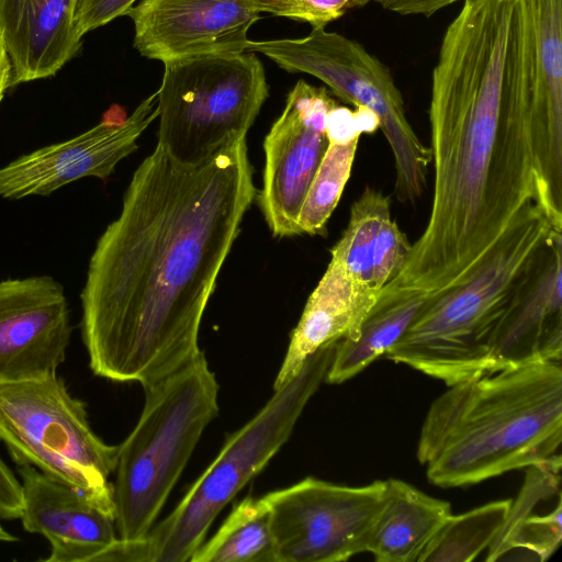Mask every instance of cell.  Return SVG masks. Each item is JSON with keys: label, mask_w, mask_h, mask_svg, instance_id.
<instances>
[{"label": "cell", "mask_w": 562, "mask_h": 562, "mask_svg": "<svg viewBox=\"0 0 562 562\" xmlns=\"http://www.w3.org/2000/svg\"><path fill=\"white\" fill-rule=\"evenodd\" d=\"M246 138L199 164L158 145L99 237L81 290L91 371L154 383L201 350V321L255 196Z\"/></svg>", "instance_id": "6da1fadb"}, {"label": "cell", "mask_w": 562, "mask_h": 562, "mask_svg": "<svg viewBox=\"0 0 562 562\" xmlns=\"http://www.w3.org/2000/svg\"><path fill=\"white\" fill-rule=\"evenodd\" d=\"M518 0H464L431 75L432 202L384 293L430 299L472 277L533 204L562 229L538 170L530 108L506 67Z\"/></svg>", "instance_id": "7a4b0ae2"}, {"label": "cell", "mask_w": 562, "mask_h": 562, "mask_svg": "<svg viewBox=\"0 0 562 562\" xmlns=\"http://www.w3.org/2000/svg\"><path fill=\"white\" fill-rule=\"evenodd\" d=\"M561 441V361H542L449 385L427 412L417 459L431 484L461 487L548 462Z\"/></svg>", "instance_id": "3957f363"}, {"label": "cell", "mask_w": 562, "mask_h": 562, "mask_svg": "<svg viewBox=\"0 0 562 562\" xmlns=\"http://www.w3.org/2000/svg\"><path fill=\"white\" fill-rule=\"evenodd\" d=\"M555 232L562 231L533 204L472 277L424 301L384 356L448 386L490 371L496 328Z\"/></svg>", "instance_id": "277c9868"}, {"label": "cell", "mask_w": 562, "mask_h": 562, "mask_svg": "<svg viewBox=\"0 0 562 562\" xmlns=\"http://www.w3.org/2000/svg\"><path fill=\"white\" fill-rule=\"evenodd\" d=\"M337 341L313 353L294 378L274 390L265 406L227 438L216 458L166 518L140 540H116L109 560L190 561L221 510L288 441L306 404L325 381Z\"/></svg>", "instance_id": "5b68a950"}, {"label": "cell", "mask_w": 562, "mask_h": 562, "mask_svg": "<svg viewBox=\"0 0 562 562\" xmlns=\"http://www.w3.org/2000/svg\"><path fill=\"white\" fill-rule=\"evenodd\" d=\"M140 416L117 446L113 499L120 540L143 539L155 525L206 426L218 414L214 372L201 351L143 386Z\"/></svg>", "instance_id": "8992f818"}, {"label": "cell", "mask_w": 562, "mask_h": 562, "mask_svg": "<svg viewBox=\"0 0 562 562\" xmlns=\"http://www.w3.org/2000/svg\"><path fill=\"white\" fill-rule=\"evenodd\" d=\"M164 67L157 145L180 162L199 164L246 138L269 95L263 66L251 52L188 56Z\"/></svg>", "instance_id": "52a82bcc"}, {"label": "cell", "mask_w": 562, "mask_h": 562, "mask_svg": "<svg viewBox=\"0 0 562 562\" xmlns=\"http://www.w3.org/2000/svg\"><path fill=\"white\" fill-rule=\"evenodd\" d=\"M0 441L18 467H34L115 510L109 476L117 446L93 431L87 404L56 372L0 383Z\"/></svg>", "instance_id": "ba28073f"}, {"label": "cell", "mask_w": 562, "mask_h": 562, "mask_svg": "<svg viewBox=\"0 0 562 562\" xmlns=\"http://www.w3.org/2000/svg\"><path fill=\"white\" fill-rule=\"evenodd\" d=\"M246 52L261 53L289 72H304L327 85L340 99L374 113L394 157V194L414 203L424 193L430 148L411 126L389 67L357 41L325 27L302 38L248 41Z\"/></svg>", "instance_id": "9c48e42d"}, {"label": "cell", "mask_w": 562, "mask_h": 562, "mask_svg": "<svg viewBox=\"0 0 562 562\" xmlns=\"http://www.w3.org/2000/svg\"><path fill=\"white\" fill-rule=\"evenodd\" d=\"M385 481L347 486L307 476L263 495L274 562H340L368 551Z\"/></svg>", "instance_id": "30bf717a"}, {"label": "cell", "mask_w": 562, "mask_h": 562, "mask_svg": "<svg viewBox=\"0 0 562 562\" xmlns=\"http://www.w3.org/2000/svg\"><path fill=\"white\" fill-rule=\"evenodd\" d=\"M507 57L529 102L547 201L562 214V0H518Z\"/></svg>", "instance_id": "8fae6325"}, {"label": "cell", "mask_w": 562, "mask_h": 562, "mask_svg": "<svg viewBox=\"0 0 562 562\" xmlns=\"http://www.w3.org/2000/svg\"><path fill=\"white\" fill-rule=\"evenodd\" d=\"M336 105L326 88L299 80L265 138L257 199L274 237L300 235L299 215L326 151L327 117Z\"/></svg>", "instance_id": "7c38bea8"}, {"label": "cell", "mask_w": 562, "mask_h": 562, "mask_svg": "<svg viewBox=\"0 0 562 562\" xmlns=\"http://www.w3.org/2000/svg\"><path fill=\"white\" fill-rule=\"evenodd\" d=\"M157 117L155 92L125 119H105L70 139L20 156L0 168V198L45 196L85 177L105 180Z\"/></svg>", "instance_id": "4fadbf2b"}, {"label": "cell", "mask_w": 562, "mask_h": 562, "mask_svg": "<svg viewBox=\"0 0 562 562\" xmlns=\"http://www.w3.org/2000/svg\"><path fill=\"white\" fill-rule=\"evenodd\" d=\"M71 333L65 290L53 277L0 281V383L56 372Z\"/></svg>", "instance_id": "5bb4252c"}, {"label": "cell", "mask_w": 562, "mask_h": 562, "mask_svg": "<svg viewBox=\"0 0 562 562\" xmlns=\"http://www.w3.org/2000/svg\"><path fill=\"white\" fill-rule=\"evenodd\" d=\"M126 15L138 53L165 63L246 52L248 31L261 14L252 0H139Z\"/></svg>", "instance_id": "9a60e30c"}, {"label": "cell", "mask_w": 562, "mask_h": 562, "mask_svg": "<svg viewBox=\"0 0 562 562\" xmlns=\"http://www.w3.org/2000/svg\"><path fill=\"white\" fill-rule=\"evenodd\" d=\"M22 526L50 544L45 562H97L116 540L115 510L31 465L18 467Z\"/></svg>", "instance_id": "2e32d148"}, {"label": "cell", "mask_w": 562, "mask_h": 562, "mask_svg": "<svg viewBox=\"0 0 562 562\" xmlns=\"http://www.w3.org/2000/svg\"><path fill=\"white\" fill-rule=\"evenodd\" d=\"M562 232L541 250L493 338L491 370L562 359Z\"/></svg>", "instance_id": "e0dca14e"}, {"label": "cell", "mask_w": 562, "mask_h": 562, "mask_svg": "<svg viewBox=\"0 0 562 562\" xmlns=\"http://www.w3.org/2000/svg\"><path fill=\"white\" fill-rule=\"evenodd\" d=\"M79 0H0V38L11 87L54 76L80 49Z\"/></svg>", "instance_id": "ac0fdd59"}, {"label": "cell", "mask_w": 562, "mask_h": 562, "mask_svg": "<svg viewBox=\"0 0 562 562\" xmlns=\"http://www.w3.org/2000/svg\"><path fill=\"white\" fill-rule=\"evenodd\" d=\"M378 297L379 292L356 283L344 263L331 256L291 334L273 390L294 378L323 346L341 338L357 340L362 323Z\"/></svg>", "instance_id": "d6986e66"}, {"label": "cell", "mask_w": 562, "mask_h": 562, "mask_svg": "<svg viewBox=\"0 0 562 562\" xmlns=\"http://www.w3.org/2000/svg\"><path fill=\"white\" fill-rule=\"evenodd\" d=\"M385 484L384 503L367 552L378 562H419L429 542L451 516L450 503L398 479L385 480Z\"/></svg>", "instance_id": "ffe728a7"}, {"label": "cell", "mask_w": 562, "mask_h": 562, "mask_svg": "<svg viewBox=\"0 0 562 562\" xmlns=\"http://www.w3.org/2000/svg\"><path fill=\"white\" fill-rule=\"evenodd\" d=\"M424 300L379 293L355 341L339 339L325 381L339 384L363 371L397 341Z\"/></svg>", "instance_id": "44dd1931"}, {"label": "cell", "mask_w": 562, "mask_h": 562, "mask_svg": "<svg viewBox=\"0 0 562 562\" xmlns=\"http://www.w3.org/2000/svg\"><path fill=\"white\" fill-rule=\"evenodd\" d=\"M190 562H274L271 513L263 496L237 503Z\"/></svg>", "instance_id": "7402d4cb"}, {"label": "cell", "mask_w": 562, "mask_h": 562, "mask_svg": "<svg viewBox=\"0 0 562 562\" xmlns=\"http://www.w3.org/2000/svg\"><path fill=\"white\" fill-rule=\"evenodd\" d=\"M512 499L490 502L446 520L419 562H470L492 544L502 530Z\"/></svg>", "instance_id": "603a6c76"}, {"label": "cell", "mask_w": 562, "mask_h": 562, "mask_svg": "<svg viewBox=\"0 0 562 562\" xmlns=\"http://www.w3.org/2000/svg\"><path fill=\"white\" fill-rule=\"evenodd\" d=\"M389 216L390 198L372 187H366L352 203L348 225L330 250L356 283L374 291V250L379 232Z\"/></svg>", "instance_id": "cb8c5ba5"}, {"label": "cell", "mask_w": 562, "mask_h": 562, "mask_svg": "<svg viewBox=\"0 0 562 562\" xmlns=\"http://www.w3.org/2000/svg\"><path fill=\"white\" fill-rule=\"evenodd\" d=\"M328 145L302 205L300 234L319 235L336 209L349 180L360 137L326 132Z\"/></svg>", "instance_id": "d4e9b609"}, {"label": "cell", "mask_w": 562, "mask_h": 562, "mask_svg": "<svg viewBox=\"0 0 562 562\" xmlns=\"http://www.w3.org/2000/svg\"><path fill=\"white\" fill-rule=\"evenodd\" d=\"M260 14L306 22L313 27H325L348 11L373 0H252Z\"/></svg>", "instance_id": "484cf974"}, {"label": "cell", "mask_w": 562, "mask_h": 562, "mask_svg": "<svg viewBox=\"0 0 562 562\" xmlns=\"http://www.w3.org/2000/svg\"><path fill=\"white\" fill-rule=\"evenodd\" d=\"M412 248L405 233L389 216L379 232L373 262V286L381 291L402 270Z\"/></svg>", "instance_id": "4316f807"}, {"label": "cell", "mask_w": 562, "mask_h": 562, "mask_svg": "<svg viewBox=\"0 0 562 562\" xmlns=\"http://www.w3.org/2000/svg\"><path fill=\"white\" fill-rule=\"evenodd\" d=\"M137 0H79L76 12L78 33L83 35L126 15Z\"/></svg>", "instance_id": "83f0119b"}, {"label": "cell", "mask_w": 562, "mask_h": 562, "mask_svg": "<svg viewBox=\"0 0 562 562\" xmlns=\"http://www.w3.org/2000/svg\"><path fill=\"white\" fill-rule=\"evenodd\" d=\"M23 491L21 482L0 458V519L13 520L21 517Z\"/></svg>", "instance_id": "f1b7e54d"}, {"label": "cell", "mask_w": 562, "mask_h": 562, "mask_svg": "<svg viewBox=\"0 0 562 562\" xmlns=\"http://www.w3.org/2000/svg\"><path fill=\"white\" fill-rule=\"evenodd\" d=\"M385 10L401 14L430 16L445 7L461 0H376ZM464 1V0H463Z\"/></svg>", "instance_id": "f546056e"}, {"label": "cell", "mask_w": 562, "mask_h": 562, "mask_svg": "<svg viewBox=\"0 0 562 562\" xmlns=\"http://www.w3.org/2000/svg\"><path fill=\"white\" fill-rule=\"evenodd\" d=\"M9 88H11V64L0 38V103Z\"/></svg>", "instance_id": "4dcf8cb0"}, {"label": "cell", "mask_w": 562, "mask_h": 562, "mask_svg": "<svg viewBox=\"0 0 562 562\" xmlns=\"http://www.w3.org/2000/svg\"><path fill=\"white\" fill-rule=\"evenodd\" d=\"M19 539L11 535L10 532H8L3 527L2 525L0 524V541L2 542H15L18 541Z\"/></svg>", "instance_id": "1f68e13d"}]
</instances>
